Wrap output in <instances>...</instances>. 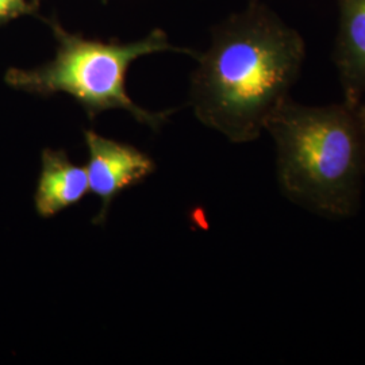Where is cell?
I'll return each instance as SVG.
<instances>
[{"mask_svg":"<svg viewBox=\"0 0 365 365\" xmlns=\"http://www.w3.org/2000/svg\"><path fill=\"white\" fill-rule=\"evenodd\" d=\"M306 42L259 0L214 27L197 54L190 105L196 118L233 144L256 141L299 78Z\"/></svg>","mask_w":365,"mask_h":365,"instance_id":"1","label":"cell"},{"mask_svg":"<svg viewBox=\"0 0 365 365\" xmlns=\"http://www.w3.org/2000/svg\"><path fill=\"white\" fill-rule=\"evenodd\" d=\"M276 148L280 191L321 217L345 220L361 205L365 143L356 107L287 98L265 123Z\"/></svg>","mask_w":365,"mask_h":365,"instance_id":"2","label":"cell"},{"mask_svg":"<svg viewBox=\"0 0 365 365\" xmlns=\"http://www.w3.org/2000/svg\"><path fill=\"white\" fill-rule=\"evenodd\" d=\"M42 21L52 29L57 41L56 56L52 61L33 69L10 68L4 80L11 88L42 98L64 92L83 107L90 120L108 110H125L140 123L160 130L173 111L153 113L134 103L126 88L128 71L133 61L152 53L172 51L195 58L197 53L172 46L161 29H155L140 41L123 43L118 39L105 42L69 33L56 18Z\"/></svg>","mask_w":365,"mask_h":365,"instance_id":"3","label":"cell"},{"mask_svg":"<svg viewBox=\"0 0 365 365\" xmlns=\"http://www.w3.org/2000/svg\"><path fill=\"white\" fill-rule=\"evenodd\" d=\"M88 152L87 176L90 191L102 202L93 225H105L111 203L123 191L144 182L155 170V161L135 146L84 130Z\"/></svg>","mask_w":365,"mask_h":365,"instance_id":"4","label":"cell"},{"mask_svg":"<svg viewBox=\"0 0 365 365\" xmlns=\"http://www.w3.org/2000/svg\"><path fill=\"white\" fill-rule=\"evenodd\" d=\"M336 1L339 24L333 61L342 88V102L356 107L365 98V0Z\"/></svg>","mask_w":365,"mask_h":365,"instance_id":"5","label":"cell"},{"mask_svg":"<svg viewBox=\"0 0 365 365\" xmlns=\"http://www.w3.org/2000/svg\"><path fill=\"white\" fill-rule=\"evenodd\" d=\"M90 191L87 170L71 161L66 150L46 148L41 153V173L34 207L42 220H51L84 199Z\"/></svg>","mask_w":365,"mask_h":365,"instance_id":"6","label":"cell"},{"mask_svg":"<svg viewBox=\"0 0 365 365\" xmlns=\"http://www.w3.org/2000/svg\"><path fill=\"white\" fill-rule=\"evenodd\" d=\"M31 0H0V25L27 14H37Z\"/></svg>","mask_w":365,"mask_h":365,"instance_id":"7","label":"cell"},{"mask_svg":"<svg viewBox=\"0 0 365 365\" xmlns=\"http://www.w3.org/2000/svg\"><path fill=\"white\" fill-rule=\"evenodd\" d=\"M356 111H357V115H359V119H360V125H361V130H363L365 143V98L359 105L356 106Z\"/></svg>","mask_w":365,"mask_h":365,"instance_id":"8","label":"cell"},{"mask_svg":"<svg viewBox=\"0 0 365 365\" xmlns=\"http://www.w3.org/2000/svg\"><path fill=\"white\" fill-rule=\"evenodd\" d=\"M31 3H33V6L38 10L39 9V3H41V0H31Z\"/></svg>","mask_w":365,"mask_h":365,"instance_id":"9","label":"cell"},{"mask_svg":"<svg viewBox=\"0 0 365 365\" xmlns=\"http://www.w3.org/2000/svg\"><path fill=\"white\" fill-rule=\"evenodd\" d=\"M250 1H255V0H250Z\"/></svg>","mask_w":365,"mask_h":365,"instance_id":"10","label":"cell"}]
</instances>
